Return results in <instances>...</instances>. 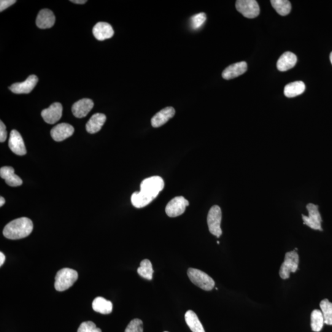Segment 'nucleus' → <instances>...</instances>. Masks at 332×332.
I'll return each mask as SVG.
<instances>
[{
	"label": "nucleus",
	"mask_w": 332,
	"mask_h": 332,
	"mask_svg": "<svg viewBox=\"0 0 332 332\" xmlns=\"http://www.w3.org/2000/svg\"><path fill=\"white\" fill-rule=\"evenodd\" d=\"M164 187V180L161 177L153 176L142 181L139 192L131 196L132 205L136 208H143L150 204Z\"/></svg>",
	"instance_id": "1"
},
{
	"label": "nucleus",
	"mask_w": 332,
	"mask_h": 332,
	"mask_svg": "<svg viewBox=\"0 0 332 332\" xmlns=\"http://www.w3.org/2000/svg\"><path fill=\"white\" fill-rule=\"evenodd\" d=\"M33 229L32 221L29 218L22 217L7 224L3 233L8 239H20L29 236Z\"/></svg>",
	"instance_id": "2"
},
{
	"label": "nucleus",
	"mask_w": 332,
	"mask_h": 332,
	"mask_svg": "<svg viewBox=\"0 0 332 332\" xmlns=\"http://www.w3.org/2000/svg\"><path fill=\"white\" fill-rule=\"evenodd\" d=\"M78 277V272L74 269L63 268L59 270L55 277L56 289L59 291L69 289L77 281Z\"/></svg>",
	"instance_id": "3"
},
{
	"label": "nucleus",
	"mask_w": 332,
	"mask_h": 332,
	"mask_svg": "<svg viewBox=\"0 0 332 332\" xmlns=\"http://www.w3.org/2000/svg\"><path fill=\"white\" fill-rule=\"evenodd\" d=\"M188 276L194 285L198 286L202 290L210 291L215 286L214 280L206 272L195 268H189Z\"/></svg>",
	"instance_id": "4"
},
{
	"label": "nucleus",
	"mask_w": 332,
	"mask_h": 332,
	"mask_svg": "<svg viewBox=\"0 0 332 332\" xmlns=\"http://www.w3.org/2000/svg\"><path fill=\"white\" fill-rule=\"evenodd\" d=\"M298 264L299 256L295 250L286 253L284 261L280 268V277L283 279L289 278L291 272L297 271Z\"/></svg>",
	"instance_id": "5"
},
{
	"label": "nucleus",
	"mask_w": 332,
	"mask_h": 332,
	"mask_svg": "<svg viewBox=\"0 0 332 332\" xmlns=\"http://www.w3.org/2000/svg\"><path fill=\"white\" fill-rule=\"evenodd\" d=\"M222 214L220 207L217 205L212 206L207 215V225L210 233L217 237H220L222 234L221 229V221Z\"/></svg>",
	"instance_id": "6"
},
{
	"label": "nucleus",
	"mask_w": 332,
	"mask_h": 332,
	"mask_svg": "<svg viewBox=\"0 0 332 332\" xmlns=\"http://www.w3.org/2000/svg\"><path fill=\"white\" fill-rule=\"evenodd\" d=\"M306 209L308 211L309 216L302 215L304 225L315 230L322 231L321 226L322 220L318 211V206L310 203L307 205Z\"/></svg>",
	"instance_id": "7"
},
{
	"label": "nucleus",
	"mask_w": 332,
	"mask_h": 332,
	"mask_svg": "<svg viewBox=\"0 0 332 332\" xmlns=\"http://www.w3.org/2000/svg\"><path fill=\"white\" fill-rule=\"evenodd\" d=\"M236 8L245 18L253 19L260 14V7L255 0H238L236 3Z\"/></svg>",
	"instance_id": "8"
},
{
	"label": "nucleus",
	"mask_w": 332,
	"mask_h": 332,
	"mask_svg": "<svg viewBox=\"0 0 332 332\" xmlns=\"http://www.w3.org/2000/svg\"><path fill=\"white\" fill-rule=\"evenodd\" d=\"M189 202L184 197L177 196L169 201L166 207V212L170 217H177L185 212Z\"/></svg>",
	"instance_id": "9"
},
{
	"label": "nucleus",
	"mask_w": 332,
	"mask_h": 332,
	"mask_svg": "<svg viewBox=\"0 0 332 332\" xmlns=\"http://www.w3.org/2000/svg\"><path fill=\"white\" fill-rule=\"evenodd\" d=\"M63 105L59 102H56L48 109L42 111V117L46 123L53 125L61 120L63 116Z\"/></svg>",
	"instance_id": "10"
},
{
	"label": "nucleus",
	"mask_w": 332,
	"mask_h": 332,
	"mask_svg": "<svg viewBox=\"0 0 332 332\" xmlns=\"http://www.w3.org/2000/svg\"><path fill=\"white\" fill-rule=\"evenodd\" d=\"M38 82L39 78L36 75H32L29 76L25 82L13 84L10 86V90L15 94H29L34 90Z\"/></svg>",
	"instance_id": "11"
},
{
	"label": "nucleus",
	"mask_w": 332,
	"mask_h": 332,
	"mask_svg": "<svg viewBox=\"0 0 332 332\" xmlns=\"http://www.w3.org/2000/svg\"><path fill=\"white\" fill-rule=\"evenodd\" d=\"M74 128L67 123L59 124L51 129V135L56 142H61L71 137L74 133Z\"/></svg>",
	"instance_id": "12"
},
{
	"label": "nucleus",
	"mask_w": 332,
	"mask_h": 332,
	"mask_svg": "<svg viewBox=\"0 0 332 332\" xmlns=\"http://www.w3.org/2000/svg\"><path fill=\"white\" fill-rule=\"evenodd\" d=\"M9 147L12 152L19 156H24L27 150L24 140L20 132L16 130L11 132L9 139Z\"/></svg>",
	"instance_id": "13"
},
{
	"label": "nucleus",
	"mask_w": 332,
	"mask_h": 332,
	"mask_svg": "<svg viewBox=\"0 0 332 332\" xmlns=\"http://www.w3.org/2000/svg\"><path fill=\"white\" fill-rule=\"evenodd\" d=\"M94 107V102L90 99L80 100L73 105L72 113L75 117L82 118L86 117Z\"/></svg>",
	"instance_id": "14"
},
{
	"label": "nucleus",
	"mask_w": 332,
	"mask_h": 332,
	"mask_svg": "<svg viewBox=\"0 0 332 332\" xmlns=\"http://www.w3.org/2000/svg\"><path fill=\"white\" fill-rule=\"evenodd\" d=\"M94 37L99 41H104L109 39L114 35V31L109 23L100 22L96 24L93 29Z\"/></svg>",
	"instance_id": "15"
},
{
	"label": "nucleus",
	"mask_w": 332,
	"mask_h": 332,
	"mask_svg": "<svg viewBox=\"0 0 332 332\" xmlns=\"http://www.w3.org/2000/svg\"><path fill=\"white\" fill-rule=\"evenodd\" d=\"M56 18L53 12L48 9L40 11L37 16L36 24L42 29H50L55 25Z\"/></svg>",
	"instance_id": "16"
},
{
	"label": "nucleus",
	"mask_w": 332,
	"mask_h": 332,
	"mask_svg": "<svg viewBox=\"0 0 332 332\" xmlns=\"http://www.w3.org/2000/svg\"><path fill=\"white\" fill-rule=\"evenodd\" d=\"M175 110L173 107H166L154 116L151 123L153 128H159L166 124L170 119L174 117Z\"/></svg>",
	"instance_id": "17"
},
{
	"label": "nucleus",
	"mask_w": 332,
	"mask_h": 332,
	"mask_svg": "<svg viewBox=\"0 0 332 332\" xmlns=\"http://www.w3.org/2000/svg\"><path fill=\"white\" fill-rule=\"evenodd\" d=\"M247 70V64L245 62H240L231 65L227 67L222 73V77L225 80H231L241 76Z\"/></svg>",
	"instance_id": "18"
},
{
	"label": "nucleus",
	"mask_w": 332,
	"mask_h": 332,
	"mask_svg": "<svg viewBox=\"0 0 332 332\" xmlns=\"http://www.w3.org/2000/svg\"><path fill=\"white\" fill-rule=\"evenodd\" d=\"M0 176L5 180V182L10 187H19L23 183L21 178L15 174V169L12 167H2L0 169Z\"/></svg>",
	"instance_id": "19"
},
{
	"label": "nucleus",
	"mask_w": 332,
	"mask_h": 332,
	"mask_svg": "<svg viewBox=\"0 0 332 332\" xmlns=\"http://www.w3.org/2000/svg\"><path fill=\"white\" fill-rule=\"evenodd\" d=\"M297 58L291 52H286L280 57L277 63V68L280 72H286L295 67Z\"/></svg>",
	"instance_id": "20"
},
{
	"label": "nucleus",
	"mask_w": 332,
	"mask_h": 332,
	"mask_svg": "<svg viewBox=\"0 0 332 332\" xmlns=\"http://www.w3.org/2000/svg\"><path fill=\"white\" fill-rule=\"evenodd\" d=\"M107 117L102 113H96L93 115L86 125V131L90 134L98 132L104 126Z\"/></svg>",
	"instance_id": "21"
},
{
	"label": "nucleus",
	"mask_w": 332,
	"mask_h": 332,
	"mask_svg": "<svg viewBox=\"0 0 332 332\" xmlns=\"http://www.w3.org/2000/svg\"><path fill=\"white\" fill-rule=\"evenodd\" d=\"M93 308L96 312L102 314H109L112 312L113 304L112 302L107 299L99 296L94 299L93 302Z\"/></svg>",
	"instance_id": "22"
},
{
	"label": "nucleus",
	"mask_w": 332,
	"mask_h": 332,
	"mask_svg": "<svg viewBox=\"0 0 332 332\" xmlns=\"http://www.w3.org/2000/svg\"><path fill=\"white\" fill-rule=\"evenodd\" d=\"M185 321L193 332H205L203 326L195 312L189 310L185 313Z\"/></svg>",
	"instance_id": "23"
},
{
	"label": "nucleus",
	"mask_w": 332,
	"mask_h": 332,
	"mask_svg": "<svg viewBox=\"0 0 332 332\" xmlns=\"http://www.w3.org/2000/svg\"><path fill=\"white\" fill-rule=\"evenodd\" d=\"M305 85L303 82H295L288 84L284 88V95L292 98L303 94L305 91Z\"/></svg>",
	"instance_id": "24"
},
{
	"label": "nucleus",
	"mask_w": 332,
	"mask_h": 332,
	"mask_svg": "<svg viewBox=\"0 0 332 332\" xmlns=\"http://www.w3.org/2000/svg\"><path fill=\"white\" fill-rule=\"evenodd\" d=\"M271 3L272 7L280 16H287L290 13L291 4L287 0H271Z\"/></svg>",
	"instance_id": "25"
},
{
	"label": "nucleus",
	"mask_w": 332,
	"mask_h": 332,
	"mask_svg": "<svg viewBox=\"0 0 332 332\" xmlns=\"http://www.w3.org/2000/svg\"><path fill=\"white\" fill-rule=\"evenodd\" d=\"M311 328L313 331L318 332L322 330L325 323L322 311L320 310L314 309L311 313Z\"/></svg>",
	"instance_id": "26"
},
{
	"label": "nucleus",
	"mask_w": 332,
	"mask_h": 332,
	"mask_svg": "<svg viewBox=\"0 0 332 332\" xmlns=\"http://www.w3.org/2000/svg\"><path fill=\"white\" fill-rule=\"evenodd\" d=\"M137 272L140 276L145 278V279L152 280L154 270L151 261L148 259L142 260L140 263L139 268L137 269Z\"/></svg>",
	"instance_id": "27"
},
{
	"label": "nucleus",
	"mask_w": 332,
	"mask_h": 332,
	"mask_svg": "<svg viewBox=\"0 0 332 332\" xmlns=\"http://www.w3.org/2000/svg\"><path fill=\"white\" fill-rule=\"evenodd\" d=\"M321 311L322 312L324 323L326 325H332V303L327 299H323L320 303Z\"/></svg>",
	"instance_id": "28"
},
{
	"label": "nucleus",
	"mask_w": 332,
	"mask_h": 332,
	"mask_svg": "<svg viewBox=\"0 0 332 332\" xmlns=\"http://www.w3.org/2000/svg\"><path fill=\"white\" fill-rule=\"evenodd\" d=\"M206 21V15L204 13H199L191 19V26L194 30L201 28Z\"/></svg>",
	"instance_id": "29"
},
{
	"label": "nucleus",
	"mask_w": 332,
	"mask_h": 332,
	"mask_svg": "<svg viewBox=\"0 0 332 332\" xmlns=\"http://www.w3.org/2000/svg\"><path fill=\"white\" fill-rule=\"evenodd\" d=\"M125 332H144L142 321L139 318H134L129 323Z\"/></svg>",
	"instance_id": "30"
},
{
	"label": "nucleus",
	"mask_w": 332,
	"mask_h": 332,
	"mask_svg": "<svg viewBox=\"0 0 332 332\" xmlns=\"http://www.w3.org/2000/svg\"><path fill=\"white\" fill-rule=\"evenodd\" d=\"M77 332H102V330L92 321H87L81 323Z\"/></svg>",
	"instance_id": "31"
},
{
	"label": "nucleus",
	"mask_w": 332,
	"mask_h": 332,
	"mask_svg": "<svg viewBox=\"0 0 332 332\" xmlns=\"http://www.w3.org/2000/svg\"><path fill=\"white\" fill-rule=\"evenodd\" d=\"M7 139V131L6 126L5 125V124L3 123V121H1L0 122V142L2 143L5 142L6 141Z\"/></svg>",
	"instance_id": "32"
},
{
	"label": "nucleus",
	"mask_w": 332,
	"mask_h": 332,
	"mask_svg": "<svg viewBox=\"0 0 332 332\" xmlns=\"http://www.w3.org/2000/svg\"><path fill=\"white\" fill-rule=\"evenodd\" d=\"M16 2V1H15V0H2V1L0 2V12H2L3 11L12 6V5H14Z\"/></svg>",
	"instance_id": "33"
},
{
	"label": "nucleus",
	"mask_w": 332,
	"mask_h": 332,
	"mask_svg": "<svg viewBox=\"0 0 332 332\" xmlns=\"http://www.w3.org/2000/svg\"><path fill=\"white\" fill-rule=\"evenodd\" d=\"M5 260H6V257H5L4 253L2 252H0V266L4 264Z\"/></svg>",
	"instance_id": "34"
},
{
	"label": "nucleus",
	"mask_w": 332,
	"mask_h": 332,
	"mask_svg": "<svg viewBox=\"0 0 332 332\" xmlns=\"http://www.w3.org/2000/svg\"><path fill=\"white\" fill-rule=\"evenodd\" d=\"M70 2L74 3V4L79 5L85 4L87 2L86 0H72V1Z\"/></svg>",
	"instance_id": "35"
},
{
	"label": "nucleus",
	"mask_w": 332,
	"mask_h": 332,
	"mask_svg": "<svg viewBox=\"0 0 332 332\" xmlns=\"http://www.w3.org/2000/svg\"><path fill=\"white\" fill-rule=\"evenodd\" d=\"M5 204V199L4 197L0 198V206L2 207Z\"/></svg>",
	"instance_id": "36"
},
{
	"label": "nucleus",
	"mask_w": 332,
	"mask_h": 332,
	"mask_svg": "<svg viewBox=\"0 0 332 332\" xmlns=\"http://www.w3.org/2000/svg\"><path fill=\"white\" fill-rule=\"evenodd\" d=\"M330 59L331 63L332 64V52L330 54Z\"/></svg>",
	"instance_id": "37"
},
{
	"label": "nucleus",
	"mask_w": 332,
	"mask_h": 332,
	"mask_svg": "<svg viewBox=\"0 0 332 332\" xmlns=\"http://www.w3.org/2000/svg\"><path fill=\"white\" fill-rule=\"evenodd\" d=\"M164 332H168V331H164Z\"/></svg>",
	"instance_id": "38"
}]
</instances>
